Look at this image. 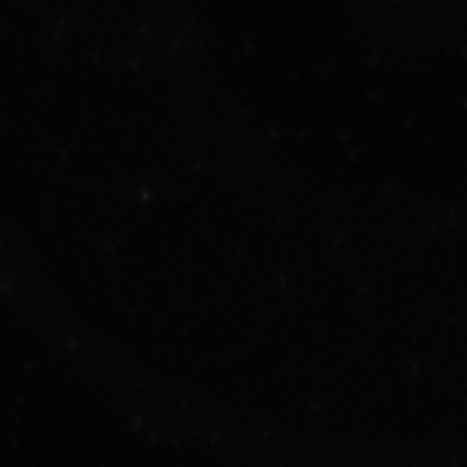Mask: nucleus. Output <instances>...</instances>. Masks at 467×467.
Returning <instances> with one entry per match:
<instances>
[]
</instances>
